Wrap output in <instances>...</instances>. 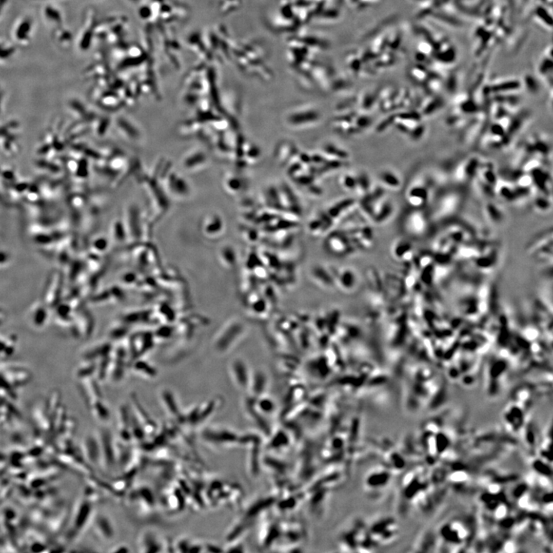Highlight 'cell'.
<instances>
[{
    "instance_id": "7",
    "label": "cell",
    "mask_w": 553,
    "mask_h": 553,
    "mask_svg": "<svg viewBox=\"0 0 553 553\" xmlns=\"http://www.w3.org/2000/svg\"><path fill=\"white\" fill-rule=\"evenodd\" d=\"M248 367L242 360H235L231 365V373L238 385L245 387L249 380Z\"/></svg>"
},
{
    "instance_id": "5",
    "label": "cell",
    "mask_w": 553,
    "mask_h": 553,
    "mask_svg": "<svg viewBox=\"0 0 553 553\" xmlns=\"http://www.w3.org/2000/svg\"><path fill=\"white\" fill-rule=\"evenodd\" d=\"M442 538L447 543L452 544L462 543L468 536L466 528L459 521H452L445 525L441 529Z\"/></svg>"
},
{
    "instance_id": "3",
    "label": "cell",
    "mask_w": 553,
    "mask_h": 553,
    "mask_svg": "<svg viewBox=\"0 0 553 553\" xmlns=\"http://www.w3.org/2000/svg\"><path fill=\"white\" fill-rule=\"evenodd\" d=\"M427 224L425 214L420 209L415 208L407 213L403 220L404 230L412 237L423 235L427 229Z\"/></svg>"
},
{
    "instance_id": "13",
    "label": "cell",
    "mask_w": 553,
    "mask_h": 553,
    "mask_svg": "<svg viewBox=\"0 0 553 553\" xmlns=\"http://www.w3.org/2000/svg\"><path fill=\"white\" fill-rule=\"evenodd\" d=\"M534 208L542 213H546L552 208V197L543 194L534 201Z\"/></svg>"
},
{
    "instance_id": "9",
    "label": "cell",
    "mask_w": 553,
    "mask_h": 553,
    "mask_svg": "<svg viewBox=\"0 0 553 553\" xmlns=\"http://www.w3.org/2000/svg\"><path fill=\"white\" fill-rule=\"evenodd\" d=\"M484 211L487 219L495 225H500L504 222L506 218L504 211L493 202H489L485 205Z\"/></svg>"
},
{
    "instance_id": "2",
    "label": "cell",
    "mask_w": 553,
    "mask_h": 553,
    "mask_svg": "<svg viewBox=\"0 0 553 553\" xmlns=\"http://www.w3.org/2000/svg\"><path fill=\"white\" fill-rule=\"evenodd\" d=\"M423 179H417L408 187L406 199L409 205L415 209H421L426 206L430 198V188Z\"/></svg>"
},
{
    "instance_id": "6",
    "label": "cell",
    "mask_w": 553,
    "mask_h": 553,
    "mask_svg": "<svg viewBox=\"0 0 553 553\" xmlns=\"http://www.w3.org/2000/svg\"><path fill=\"white\" fill-rule=\"evenodd\" d=\"M165 546L163 540L160 536L153 530H145L141 534L139 539V546L140 552H162Z\"/></svg>"
},
{
    "instance_id": "10",
    "label": "cell",
    "mask_w": 553,
    "mask_h": 553,
    "mask_svg": "<svg viewBox=\"0 0 553 553\" xmlns=\"http://www.w3.org/2000/svg\"><path fill=\"white\" fill-rule=\"evenodd\" d=\"M162 404L167 413L174 419L180 420L181 412L173 394H171V393L168 390H165L162 393Z\"/></svg>"
},
{
    "instance_id": "16",
    "label": "cell",
    "mask_w": 553,
    "mask_h": 553,
    "mask_svg": "<svg viewBox=\"0 0 553 553\" xmlns=\"http://www.w3.org/2000/svg\"><path fill=\"white\" fill-rule=\"evenodd\" d=\"M111 552L115 553H126L130 552V549L128 546H125V545H120V546H116L115 549H112Z\"/></svg>"
},
{
    "instance_id": "14",
    "label": "cell",
    "mask_w": 553,
    "mask_h": 553,
    "mask_svg": "<svg viewBox=\"0 0 553 553\" xmlns=\"http://www.w3.org/2000/svg\"><path fill=\"white\" fill-rule=\"evenodd\" d=\"M516 185L520 189L529 190L534 185V177L530 173L523 172L516 179Z\"/></svg>"
},
{
    "instance_id": "1",
    "label": "cell",
    "mask_w": 553,
    "mask_h": 553,
    "mask_svg": "<svg viewBox=\"0 0 553 553\" xmlns=\"http://www.w3.org/2000/svg\"><path fill=\"white\" fill-rule=\"evenodd\" d=\"M463 196L456 191H450L443 194L436 204L432 216L435 219H446L453 215L461 208Z\"/></svg>"
},
{
    "instance_id": "11",
    "label": "cell",
    "mask_w": 553,
    "mask_h": 553,
    "mask_svg": "<svg viewBox=\"0 0 553 553\" xmlns=\"http://www.w3.org/2000/svg\"><path fill=\"white\" fill-rule=\"evenodd\" d=\"M338 281H339L340 285L344 290H353L355 286L358 284V278L353 271L350 269L343 270L338 276Z\"/></svg>"
},
{
    "instance_id": "12",
    "label": "cell",
    "mask_w": 553,
    "mask_h": 553,
    "mask_svg": "<svg viewBox=\"0 0 553 553\" xmlns=\"http://www.w3.org/2000/svg\"><path fill=\"white\" fill-rule=\"evenodd\" d=\"M98 523L97 526H100V527L102 528V530H100L102 537L107 539V540L113 539L114 537H115V530H114L112 522H110V520L106 518V517H100V520H98Z\"/></svg>"
},
{
    "instance_id": "15",
    "label": "cell",
    "mask_w": 553,
    "mask_h": 553,
    "mask_svg": "<svg viewBox=\"0 0 553 553\" xmlns=\"http://www.w3.org/2000/svg\"><path fill=\"white\" fill-rule=\"evenodd\" d=\"M425 132H426V127L420 123L410 132L409 135L413 140H420V139L423 138Z\"/></svg>"
},
{
    "instance_id": "4",
    "label": "cell",
    "mask_w": 553,
    "mask_h": 553,
    "mask_svg": "<svg viewBox=\"0 0 553 553\" xmlns=\"http://www.w3.org/2000/svg\"><path fill=\"white\" fill-rule=\"evenodd\" d=\"M526 405L521 403H511L505 409L503 412V419L506 426L514 432H517L523 428L525 423V411H526Z\"/></svg>"
},
{
    "instance_id": "8",
    "label": "cell",
    "mask_w": 553,
    "mask_h": 553,
    "mask_svg": "<svg viewBox=\"0 0 553 553\" xmlns=\"http://www.w3.org/2000/svg\"><path fill=\"white\" fill-rule=\"evenodd\" d=\"M380 182L389 189L398 190L402 185V181L399 174L391 170H385L379 175Z\"/></svg>"
}]
</instances>
